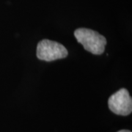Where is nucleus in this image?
Here are the masks:
<instances>
[{"label": "nucleus", "instance_id": "nucleus-1", "mask_svg": "<svg viewBox=\"0 0 132 132\" xmlns=\"http://www.w3.org/2000/svg\"><path fill=\"white\" fill-rule=\"evenodd\" d=\"M74 35L86 51L95 55H100L104 52L106 39L98 32L90 29L79 28L74 32Z\"/></svg>", "mask_w": 132, "mask_h": 132}, {"label": "nucleus", "instance_id": "nucleus-2", "mask_svg": "<svg viewBox=\"0 0 132 132\" xmlns=\"http://www.w3.org/2000/svg\"><path fill=\"white\" fill-rule=\"evenodd\" d=\"M36 54L39 60L52 62L65 58L68 54V52L61 43L44 39L38 43Z\"/></svg>", "mask_w": 132, "mask_h": 132}, {"label": "nucleus", "instance_id": "nucleus-3", "mask_svg": "<svg viewBox=\"0 0 132 132\" xmlns=\"http://www.w3.org/2000/svg\"><path fill=\"white\" fill-rule=\"evenodd\" d=\"M109 109L113 113L126 116L132 112V99L126 89L122 88L112 95L108 101Z\"/></svg>", "mask_w": 132, "mask_h": 132}, {"label": "nucleus", "instance_id": "nucleus-4", "mask_svg": "<svg viewBox=\"0 0 132 132\" xmlns=\"http://www.w3.org/2000/svg\"><path fill=\"white\" fill-rule=\"evenodd\" d=\"M118 132H131V131H128V130H121V131H119Z\"/></svg>", "mask_w": 132, "mask_h": 132}]
</instances>
